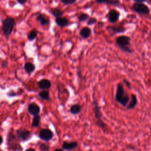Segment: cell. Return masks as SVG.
<instances>
[{
    "instance_id": "29",
    "label": "cell",
    "mask_w": 151,
    "mask_h": 151,
    "mask_svg": "<svg viewBox=\"0 0 151 151\" xmlns=\"http://www.w3.org/2000/svg\"><path fill=\"white\" fill-rule=\"evenodd\" d=\"M17 95H18V93H15V92H14V91H12V90L9 91V92L7 93V96H9V97H14V96H17Z\"/></svg>"
},
{
    "instance_id": "2",
    "label": "cell",
    "mask_w": 151,
    "mask_h": 151,
    "mask_svg": "<svg viewBox=\"0 0 151 151\" xmlns=\"http://www.w3.org/2000/svg\"><path fill=\"white\" fill-rule=\"evenodd\" d=\"M93 112L94 114L95 119H96L97 124L103 129V130L105 131V129L107 128L106 124L102 120L103 114L101 111L100 106H99L98 102L96 100H93Z\"/></svg>"
},
{
    "instance_id": "14",
    "label": "cell",
    "mask_w": 151,
    "mask_h": 151,
    "mask_svg": "<svg viewBox=\"0 0 151 151\" xmlns=\"http://www.w3.org/2000/svg\"><path fill=\"white\" fill-rule=\"evenodd\" d=\"M37 20L40 22L41 25L44 26L49 24L50 22V19L48 18L45 17V16L44 14H40L37 15Z\"/></svg>"
},
{
    "instance_id": "7",
    "label": "cell",
    "mask_w": 151,
    "mask_h": 151,
    "mask_svg": "<svg viewBox=\"0 0 151 151\" xmlns=\"http://www.w3.org/2000/svg\"><path fill=\"white\" fill-rule=\"evenodd\" d=\"M132 9L136 12L140 14H148L149 13V9L148 7L141 2H136L133 4Z\"/></svg>"
},
{
    "instance_id": "27",
    "label": "cell",
    "mask_w": 151,
    "mask_h": 151,
    "mask_svg": "<svg viewBox=\"0 0 151 151\" xmlns=\"http://www.w3.org/2000/svg\"><path fill=\"white\" fill-rule=\"evenodd\" d=\"M97 22V19L95 18H90V19H88V21H87V25H93L94 24H95Z\"/></svg>"
},
{
    "instance_id": "16",
    "label": "cell",
    "mask_w": 151,
    "mask_h": 151,
    "mask_svg": "<svg viewBox=\"0 0 151 151\" xmlns=\"http://www.w3.org/2000/svg\"><path fill=\"white\" fill-rule=\"evenodd\" d=\"M137 98L135 94H131V100L129 103V104L127 106V109H133L134 108L137 104Z\"/></svg>"
},
{
    "instance_id": "31",
    "label": "cell",
    "mask_w": 151,
    "mask_h": 151,
    "mask_svg": "<svg viewBox=\"0 0 151 151\" xmlns=\"http://www.w3.org/2000/svg\"><path fill=\"white\" fill-rule=\"evenodd\" d=\"M7 65H8V62L6 61H2L1 62V67L2 68L7 66Z\"/></svg>"
},
{
    "instance_id": "20",
    "label": "cell",
    "mask_w": 151,
    "mask_h": 151,
    "mask_svg": "<svg viewBox=\"0 0 151 151\" xmlns=\"http://www.w3.org/2000/svg\"><path fill=\"white\" fill-rule=\"evenodd\" d=\"M50 12L51 13V14L55 17V18H58V17H61L63 15L64 12L63 11H61V9L57 8H53L51 9Z\"/></svg>"
},
{
    "instance_id": "6",
    "label": "cell",
    "mask_w": 151,
    "mask_h": 151,
    "mask_svg": "<svg viewBox=\"0 0 151 151\" xmlns=\"http://www.w3.org/2000/svg\"><path fill=\"white\" fill-rule=\"evenodd\" d=\"M53 136V132L49 129H42L40 130L38 133L39 138L46 142L52 140Z\"/></svg>"
},
{
    "instance_id": "11",
    "label": "cell",
    "mask_w": 151,
    "mask_h": 151,
    "mask_svg": "<svg viewBox=\"0 0 151 151\" xmlns=\"http://www.w3.org/2000/svg\"><path fill=\"white\" fill-rule=\"evenodd\" d=\"M37 84L41 90H48L51 87V81L47 78L41 79L38 81Z\"/></svg>"
},
{
    "instance_id": "4",
    "label": "cell",
    "mask_w": 151,
    "mask_h": 151,
    "mask_svg": "<svg viewBox=\"0 0 151 151\" xmlns=\"http://www.w3.org/2000/svg\"><path fill=\"white\" fill-rule=\"evenodd\" d=\"M15 24V20L13 18L7 17L2 21V31L5 37H8L11 35Z\"/></svg>"
},
{
    "instance_id": "12",
    "label": "cell",
    "mask_w": 151,
    "mask_h": 151,
    "mask_svg": "<svg viewBox=\"0 0 151 151\" xmlns=\"http://www.w3.org/2000/svg\"><path fill=\"white\" fill-rule=\"evenodd\" d=\"M55 23L61 27H65L69 25V21L67 18L65 17H58L55 18Z\"/></svg>"
},
{
    "instance_id": "35",
    "label": "cell",
    "mask_w": 151,
    "mask_h": 151,
    "mask_svg": "<svg viewBox=\"0 0 151 151\" xmlns=\"http://www.w3.org/2000/svg\"><path fill=\"white\" fill-rule=\"evenodd\" d=\"M55 150H56V151H57V150H61V151H63V149L62 148H61V149H55Z\"/></svg>"
},
{
    "instance_id": "5",
    "label": "cell",
    "mask_w": 151,
    "mask_h": 151,
    "mask_svg": "<svg viewBox=\"0 0 151 151\" xmlns=\"http://www.w3.org/2000/svg\"><path fill=\"white\" fill-rule=\"evenodd\" d=\"M15 135L19 141L25 142L31 138L32 133L27 129H19L15 130Z\"/></svg>"
},
{
    "instance_id": "8",
    "label": "cell",
    "mask_w": 151,
    "mask_h": 151,
    "mask_svg": "<svg viewBox=\"0 0 151 151\" xmlns=\"http://www.w3.org/2000/svg\"><path fill=\"white\" fill-rule=\"evenodd\" d=\"M27 110H28V113L32 116H35V115L39 114V113L40 112V106L34 102L31 103L28 106Z\"/></svg>"
},
{
    "instance_id": "10",
    "label": "cell",
    "mask_w": 151,
    "mask_h": 151,
    "mask_svg": "<svg viewBox=\"0 0 151 151\" xmlns=\"http://www.w3.org/2000/svg\"><path fill=\"white\" fill-rule=\"evenodd\" d=\"M78 146V144L77 142L64 141L61 145V148L63 150H71L77 148Z\"/></svg>"
},
{
    "instance_id": "13",
    "label": "cell",
    "mask_w": 151,
    "mask_h": 151,
    "mask_svg": "<svg viewBox=\"0 0 151 151\" xmlns=\"http://www.w3.org/2000/svg\"><path fill=\"white\" fill-rule=\"evenodd\" d=\"M80 35L84 39H86L88 38L91 34V30L90 28L87 27H84L81 28L80 31Z\"/></svg>"
},
{
    "instance_id": "18",
    "label": "cell",
    "mask_w": 151,
    "mask_h": 151,
    "mask_svg": "<svg viewBox=\"0 0 151 151\" xmlns=\"http://www.w3.org/2000/svg\"><path fill=\"white\" fill-rule=\"evenodd\" d=\"M8 149L9 150H22V147L21 146L17 143L15 142H11L8 143Z\"/></svg>"
},
{
    "instance_id": "3",
    "label": "cell",
    "mask_w": 151,
    "mask_h": 151,
    "mask_svg": "<svg viewBox=\"0 0 151 151\" xmlns=\"http://www.w3.org/2000/svg\"><path fill=\"white\" fill-rule=\"evenodd\" d=\"M130 37L126 35H120L116 38V44L121 50L124 52L132 53L133 51L128 47V45H130Z\"/></svg>"
},
{
    "instance_id": "9",
    "label": "cell",
    "mask_w": 151,
    "mask_h": 151,
    "mask_svg": "<svg viewBox=\"0 0 151 151\" xmlns=\"http://www.w3.org/2000/svg\"><path fill=\"white\" fill-rule=\"evenodd\" d=\"M119 12L116 9H110L107 14L108 20L111 23H114L117 21L119 18Z\"/></svg>"
},
{
    "instance_id": "26",
    "label": "cell",
    "mask_w": 151,
    "mask_h": 151,
    "mask_svg": "<svg viewBox=\"0 0 151 151\" xmlns=\"http://www.w3.org/2000/svg\"><path fill=\"white\" fill-rule=\"evenodd\" d=\"M77 0H61L64 5H71L76 2Z\"/></svg>"
},
{
    "instance_id": "15",
    "label": "cell",
    "mask_w": 151,
    "mask_h": 151,
    "mask_svg": "<svg viewBox=\"0 0 151 151\" xmlns=\"http://www.w3.org/2000/svg\"><path fill=\"white\" fill-rule=\"evenodd\" d=\"M24 68L26 73L28 74H31L34 71L35 69V66L32 63L27 62L24 65Z\"/></svg>"
},
{
    "instance_id": "21",
    "label": "cell",
    "mask_w": 151,
    "mask_h": 151,
    "mask_svg": "<svg viewBox=\"0 0 151 151\" xmlns=\"http://www.w3.org/2000/svg\"><path fill=\"white\" fill-rule=\"evenodd\" d=\"M110 29L111 30V31L114 33V34H116V33H122L126 29L122 27V26H115V27H109Z\"/></svg>"
},
{
    "instance_id": "24",
    "label": "cell",
    "mask_w": 151,
    "mask_h": 151,
    "mask_svg": "<svg viewBox=\"0 0 151 151\" xmlns=\"http://www.w3.org/2000/svg\"><path fill=\"white\" fill-rule=\"evenodd\" d=\"M88 17H89V16L88 14L83 13V14H81L78 15V19L80 22H84V21H86L88 18Z\"/></svg>"
},
{
    "instance_id": "34",
    "label": "cell",
    "mask_w": 151,
    "mask_h": 151,
    "mask_svg": "<svg viewBox=\"0 0 151 151\" xmlns=\"http://www.w3.org/2000/svg\"><path fill=\"white\" fill-rule=\"evenodd\" d=\"M134 1H136V2H142L145 1V0H134Z\"/></svg>"
},
{
    "instance_id": "33",
    "label": "cell",
    "mask_w": 151,
    "mask_h": 151,
    "mask_svg": "<svg viewBox=\"0 0 151 151\" xmlns=\"http://www.w3.org/2000/svg\"><path fill=\"white\" fill-rule=\"evenodd\" d=\"M27 151H29V150H32V151H35V149H33V148H29V149H26Z\"/></svg>"
},
{
    "instance_id": "23",
    "label": "cell",
    "mask_w": 151,
    "mask_h": 151,
    "mask_svg": "<svg viewBox=\"0 0 151 151\" xmlns=\"http://www.w3.org/2000/svg\"><path fill=\"white\" fill-rule=\"evenodd\" d=\"M37 36V31L35 29H32L28 34L27 38L29 41H33Z\"/></svg>"
},
{
    "instance_id": "22",
    "label": "cell",
    "mask_w": 151,
    "mask_h": 151,
    "mask_svg": "<svg viewBox=\"0 0 151 151\" xmlns=\"http://www.w3.org/2000/svg\"><path fill=\"white\" fill-rule=\"evenodd\" d=\"M41 120V117L39 114L34 116L32 122V127H37L39 126L40 122Z\"/></svg>"
},
{
    "instance_id": "1",
    "label": "cell",
    "mask_w": 151,
    "mask_h": 151,
    "mask_svg": "<svg viewBox=\"0 0 151 151\" xmlns=\"http://www.w3.org/2000/svg\"><path fill=\"white\" fill-rule=\"evenodd\" d=\"M116 101L120 103L123 106H127L129 101V96L124 91L123 86L122 83H119L117 85V89L115 95Z\"/></svg>"
},
{
    "instance_id": "17",
    "label": "cell",
    "mask_w": 151,
    "mask_h": 151,
    "mask_svg": "<svg viewBox=\"0 0 151 151\" xmlns=\"http://www.w3.org/2000/svg\"><path fill=\"white\" fill-rule=\"evenodd\" d=\"M81 110V106L78 104H75L71 106L70 111L72 114H78Z\"/></svg>"
},
{
    "instance_id": "32",
    "label": "cell",
    "mask_w": 151,
    "mask_h": 151,
    "mask_svg": "<svg viewBox=\"0 0 151 151\" xmlns=\"http://www.w3.org/2000/svg\"><path fill=\"white\" fill-rule=\"evenodd\" d=\"M17 2L19 3V4H25L27 1V0H17Z\"/></svg>"
},
{
    "instance_id": "19",
    "label": "cell",
    "mask_w": 151,
    "mask_h": 151,
    "mask_svg": "<svg viewBox=\"0 0 151 151\" xmlns=\"http://www.w3.org/2000/svg\"><path fill=\"white\" fill-rule=\"evenodd\" d=\"M38 95L42 100H48L50 99V93L48 90H42Z\"/></svg>"
},
{
    "instance_id": "25",
    "label": "cell",
    "mask_w": 151,
    "mask_h": 151,
    "mask_svg": "<svg viewBox=\"0 0 151 151\" xmlns=\"http://www.w3.org/2000/svg\"><path fill=\"white\" fill-rule=\"evenodd\" d=\"M40 149L42 151H44V150H50V146L49 145L45 144V143H41L40 144Z\"/></svg>"
},
{
    "instance_id": "28",
    "label": "cell",
    "mask_w": 151,
    "mask_h": 151,
    "mask_svg": "<svg viewBox=\"0 0 151 151\" xmlns=\"http://www.w3.org/2000/svg\"><path fill=\"white\" fill-rule=\"evenodd\" d=\"M112 0H96V1L97 3H100V4H110L111 1Z\"/></svg>"
},
{
    "instance_id": "30",
    "label": "cell",
    "mask_w": 151,
    "mask_h": 151,
    "mask_svg": "<svg viewBox=\"0 0 151 151\" xmlns=\"http://www.w3.org/2000/svg\"><path fill=\"white\" fill-rule=\"evenodd\" d=\"M123 81H124V83H125V84L126 85V86H127L129 88H131V84H130V82H129L128 80H127L126 79H124V80H123Z\"/></svg>"
}]
</instances>
